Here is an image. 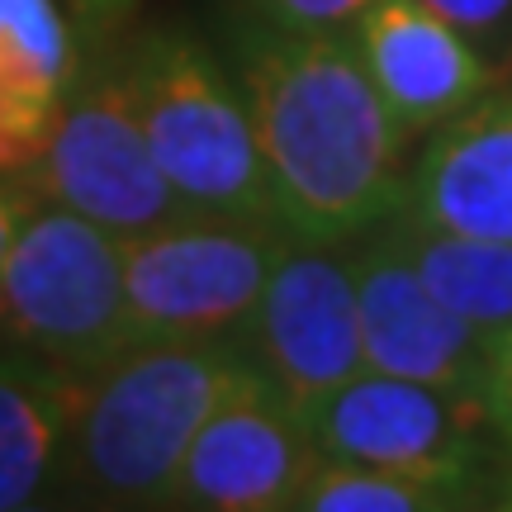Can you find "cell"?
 <instances>
[{
  "label": "cell",
  "instance_id": "1",
  "mask_svg": "<svg viewBox=\"0 0 512 512\" xmlns=\"http://www.w3.org/2000/svg\"><path fill=\"white\" fill-rule=\"evenodd\" d=\"M275 219L304 242H351L408 200V128L384 105L351 38L280 34L242 67Z\"/></svg>",
  "mask_w": 512,
  "mask_h": 512
},
{
  "label": "cell",
  "instance_id": "2",
  "mask_svg": "<svg viewBox=\"0 0 512 512\" xmlns=\"http://www.w3.org/2000/svg\"><path fill=\"white\" fill-rule=\"evenodd\" d=\"M252 370L238 342H138L72 380L62 470L100 503H171L190 441Z\"/></svg>",
  "mask_w": 512,
  "mask_h": 512
},
{
  "label": "cell",
  "instance_id": "3",
  "mask_svg": "<svg viewBox=\"0 0 512 512\" xmlns=\"http://www.w3.org/2000/svg\"><path fill=\"white\" fill-rule=\"evenodd\" d=\"M119 76L157 166L200 214L280 223L252 105L200 43L176 34L147 38Z\"/></svg>",
  "mask_w": 512,
  "mask_h": 512
},
{
  "label": "cell",
  "instance_id": "4",
  "mask_svg": "<svg viewBox=\"0 0 512 512\" xmlns=\"http://www.w3.org/2000/svg\"><path fill=\"white\" fill-rule=\"evenodd\" d=\"M0 332L67 380L110 366L133 347L124 238L62 204H38L0 271Z\"/></svg>",
  "mask_w": 512,
  "mask_h": 512
},
{
  "label": "cell",
  "instance_id": "5",
  "mask_svg": "<svg viewBox=\"0 0 512 512\" xmlns=\"http://www.w3.org/2000/svg\"><path fill=\"white\" fill-rule=\"evenodd\" d=\"M294 233L266 219H195L124 238L128 332L138 342L238 337Z\"/></svg>",
  "mask_w": 512,
  "mask_h": 512
},
{
  "label": "cell",
  "instance_id": "6",
  "mask_svg": "<svg viewBox=\"0 0 512 512\" xmlns=\"http://www.w3.org/2000/svg\"><path fill=\"white\" fill-rule=\"evenodd\" d=\"M304 422L328 460H356L427 479L437 489H451L460 503H470L479 489L489 456L484 437L494 432L479 394L403 380L370 366L313 399Z\"/></svg>",
  "mask_w": 512,
  "mask_h": 512
},
{
  "label": "cell",
  "instance_id": "7",
  "mask_svg": "<svg viewBox=\"0 0 512 512\" xmlns=\"http://www.w3.org/2000/svg\"><path fill=\"white\" fill-rule=\"evenodd\" d=\"M24 181L43 204H62L114 238H138L200 214L152 157L124 76L95 81L62 105L53 138L24 166Z\"/></svg>",
  "mask_w": 512,
  "mask_h": 512
},
{
  "label": "cell",
  "instance_id": "8",
  "mask_svg": "<svg viewBox=\"0 0 512 512\" xmlns=\"http://www.w3.org/2000/svg\"><path fill=\"white\" fill-rule=\"evenodd\" d=\"M238 337L247 361L299 413L351 375H361L366 342L351 256L337 252V242L290 238Z\"/></svg>",
  "mask_w": 512,
  "mask_h": 512
},
{
  "label": "cell",
  "instance_id": "9",
  "mask_svg": "<svg viewBox=\"0 0 512 512\" xmlns=\"http://www.w3.org/2000/svg\"><path fill=\"white\" fill-rule=\"evenodd\" d=\"M318 460L304 413L252 366L190 441L171 503L209 512L294 508Z\"/></svg>",
  "mask_w": 512,
  "mask_h": 512
},
{
  "label": "cell",
  "instance_id": "10",
  "mask_svg": "<svg viewBox=\"0 0 512 512\" xmlns=\"http://www.w3.org/2000/svg\"><path fill=\"white\" fill-rule=\"evenodd\" d=\"M351 242L356 247L347 256L351 275H356L366 366L384 370V375H403V380L479 394L494 337L470 328L427 290V280L418 275L389 219Z\"/></svg>",
  "mask_w": 512,
  "mask_h": 512
},
{
  "label": "cell",
  "instance_id": "11",
  "mask_svg": "<svg viewBox=\"0 0 512 512\" xmlns=\"http://www.w3.org/2000/svg\"><path fill=\"white\" fill-rule=\"evenodd\" d=\"M351 48L408 133L456 119L494 81L484 53L422 0H370L356 15Z\"/></svg>",
  "mask_w": 512,
  "mask_h": 512
},
{
  "label": "cell",
  "instance_id": "12",
  "mask_svg": "<svg viewBox=\"0 0 512 512\" xmlns=\"http://www.w3.org/2000/svg\"><path fill=\"white\" fill-rule=\"evenodd\" d=\"M403 214L465 238L512 242V95H479L432 133L408 171Z\"/></svg>",
  "mask_w": 512,
  "mask_h": 512
},
{
  "label": "cell",
  "instance_id": "13",
  "mask_svg": "<svg viewBox=\"0 0 512 512\" xmlns=\"http://www.w3.org/2000/svg\"><path fill=\"white\" fill-rule=\"evenodd\" d=\"M72 62L62 0H0V176L24 171L53 138Z\"/></svg>",
  "mask_w": 512,
  "mask_h": 512
},
{
  "label": "cell",
  "instance_id": "14",
  "mask_svg": "<svg viewBox=\"0 0 512 512\" xmlns=\"http://www.w3.org/2000/svg\"><path fill=\"white\" fill-rule=\"evenodd\" d=\"M67 394V375L24 351H0V512L29 508L62 465Z\"/></svg>",
  "mask_w": 512,
  "mask_h": 512
},
{
  "label": "cell",
  "instance_id": "15",
  "mask_svg": "<svg viewBox=\"0 0 512 512\" xmlns=\"http://www.w3.org/2000/svg\"><path fill=\"white\" fill-rule=\"evenodd\" d=\"M394 233L408 247L418 275L427 290L437 294L446 309L465 318L470 328L484 337L512 323V242L498 238H465V233H446L432 223L413 219V214H394Z\"/></svg>",
  "mask_w": 512,
  "mask_h": 512
},
{
  "label": "cell",
  "instance_id": "16",
  "mask_svg": "<svg viewBox=\"0 0 512 512\" xmlns=\"http://www.w3.org/2000/svg\"><path fill=\"white\" fill-rule=\"evenodd\" d=\"M304 512H437L460 508L451 489H437L427 479L380 470V465H356V460H318L313 475L294 498Z\"/></svg>",
  "mask_w": 512,
  "mask_h": 512
},
{
  "label": "cell",
  "instance_id": "17",
  "mask_svg": "<svg viewBox=\"0 0 512 512\" xmlns=\"http://www.w3.org/2000/svg\"><path fill=\"white\" fill-rule=\"evenodd\" d=\"M422 5L437 10L446 24H456L489 67L512 57V0H422Z\"/></svg>",
  "mask_w": 512,
  "mask_h": 512
},
{
  "label": "cell",
  "instance_id": "18",
  "mask_svg": "<svg viewBox=\"0 0 512 512\" xmlns=\"http://www.w3.org/2000/svg\"><path fill=\"white\" fill-rule=\"evenodd\" d=\"M256 5L280 34H337L342 24H356L370 0H256Z\"/></svg>",
  "mask_w": 512,
  "mask_h": 512
},
{
  "label": "cell",
  "instance_id": "19",
  "mask_svg": "<svg viewBox=\"0 0 512 512\" xmlns=\"http://www.w3.org/2000/svg\"><path fill=\"white\" fill-rule=\"evenodd\" d=\"M479 399H484L489 418H494V432L508 441L512 451V323L489 342V366H484Z\"/></svg>",
  "mask_w": 512,
  "mask_h": 512
},
{
  "label": "cell",
  "instance_id": "20",
  "mask_svg": "<svg viewBox=\"0 0 512 512\" xmlns=\"http://www.w3.org/2000/svg\"><path fill=\"white\" fill-rule=\"evenodd\" d=\"M38 204L43 200H38L34 185L24 181V171H5V176H0V271H5V256L15 247L19 223L29 219Z\"/></svg>",
  "mask_w": 512,
  "mask_h": 512
},
{
  "label": "cell",
  "instance_id": "21",
  "mask_svg": "<svg viewBox=\"0 0 512 512\" xmlns=\"http://www.w3.org/2000/svg\"><path fill=\"white\" fill-rule=\"evenodd\" d=\"M133 5H138V0H62V10H72V24L91 38L114 34V29L133 15Z\"/></svg>",
  "mask_w": 512,
  "mask_h": 512
},
{
  "label": "cell",
  "instance_id": "22",
  "mask_svg": "<svg viewBox=\"0 0 512 512\" xmlns=\"http://www.w3.org/2000/svg\"><path fill=\"white\" fill-rule=\"evenodd\" d=\"M503 503H508V508H512V479H508V498H503Z\"/></svg>",
  "mask_w": 512,
  "mask_h": 512
}]
</instances>
